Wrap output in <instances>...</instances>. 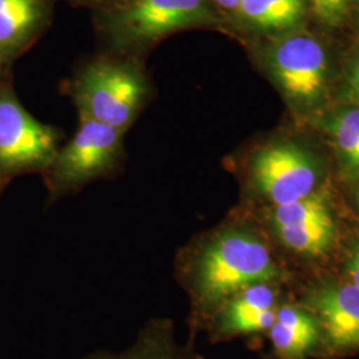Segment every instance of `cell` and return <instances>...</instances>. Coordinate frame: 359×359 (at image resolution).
<instances>
[{
	"label": "cell",
	"instance_id": "obj_1",
	"mask_svg": "<svg viewBox=\"0 0 359 359\" xmlns=\"http://www.w3.org/2000/svg\"><path fill=\"white\" fill-rule=\"evenodd\" d=\"M175 278L191 301L192 333L248 286L277 283L283 271L264 234L244 215L194 237L175 257Z\"/></svg>",
	"mask_w": 359,
	"mask_h": 359
},
{
	"label": "cell",
	"instance_id": "obj_2",
	"mask_svg": "<svg viewBox=\"0 0 359 359\" xmlns=\"http://www.w3.org/2000/svg\"><path fill=\"white\" fill-rule=\"evenodd\" d=\"M123 132L79 116L74 137L60 147L43 173L47 205L80 192L97 180L112 179L124 163Z\"/></svg>",
	"mask_w": 359,
	"mask_h": 359
},
{
	"label": "cell",
	"instance_id": "obj_3",
	"mask_svg": "<svg viewBox=\"0 0 359 359\" xmlns=\"http://www.w3.org/2000/svg\"><path fill=\"white\" fill-rule=\"evenodd\" d=\"M241 176L249 197L271 206L287 205L317 192L321 168L299 144L277 140L248 154Z\"/></svg>",
	"mask_w": 359,
	"mask_h": 359
},
{
	"label": "cell",
	"instance_id": "obj_4",
	"mask_svg": "<svg viewBox=\"0 0 359 359\" xmlns=\"http://www.w3.org/2000/svg\"><path fill=\"white\" fill-rule=\"evenodd\" d=\"M147 97L145 79L133 67L112 60L87 65L74 86L79 116L123 133L135 123Z\"/></svg>",
	"mask_w": 359,
	"mask_h": 359
},
{
	"label": "cell",
	"instance_id": "obj_5",
	"mask_svg": "<svg viewBox=\"0 0 359 359\" xmlns=\"http://www.w3.org/2000/svg\"><path fill=\"white\" fill-rule=\"evenodd\" d=\"M59 144L60 132L40 123L11 88L0 84V179L8 182L20 175H43Z\"/></svg>",
	"mask_w": 359,
	"mask_h": 359
},
{
	"label": "cell",
	"instance_id": "obj_6",
	"mask_svg": "<svg viewBox=\"0 0 359 359\" xmlns=\"http://www.w3.org/2000/svg\"><path fill=\"white\" fill-rule=\"evenodd\" d=\"M266 221L283 246L302 256H325L337 240L333 206L325 191L287 205L271 206Z\"/></svg>",
	"mask_w": 359,
	"mask_h": 359
},
{
	"label": "cell",
	"instance_id": "obj_7",
	"mask_svg": "<svg viewBox=\"0 0 359 359\" xmlns=\"http://www.w3.org/2000/svg\"><path fill=\"white\" fill-rule=\"evenodd\" d=\"M270 71L283 93L294 103H318L326 90L327 60L317 39L294 35L283 39L269 52Z\"/></svg>",
	"mask_w": 359,
	"mask_h": 359
},
{
	"label": "cell",
	"instance_id": "obj_8",
	"mask_svg": "<svg viewBox=\"0 0 359 359\" xmlns=\"http://www.w3.org/2000/svg\"><path fill=\"white\" fill-rule=\"evenodd\" d=\"M209 20L204 0H135L111 20L123 44H144Z\"/></svg>",
	"mask_w": 359,
	"mask_h": 359
},
{
	"label": "cell",
	"instance_id": "obj_9",
	"mask_svg": "<svg viewBox=\"0 0 359 359\" xmlns=\"http://www.w3.org/2000/svg\"><path fill=\"white\" fill-rule=\"evenodd\" d=\"M317 318L321 334L337 351L359 348V287L350 281L326 283L310 287L304 298Z\"/></svg>",
	"mask_w": 359,
	"mask_h": 359
},
{
	"label": "cell",
	"instance_id": "obj_10",
	"mask_svg": "<svg viewBox=\"0 0 359 359\" xmlns=\"http://www.w3.org/2000/svg\"><path fill=\"white\" fill-rule=\"evenodd\" d=\"M278 304L274 283L248 286L225 301L206 323L215 341L266 333L273 326Z\"/></svg>",
	"mask_w": 359,
	"mask_h": 359
},
{
	"label": "cell",
	"instance_id": "obj_11",
	"mask_svg": "<svg viewBox=\"0 0 359 359\" xmlns=\"http://www.w3.org/2000/svg\"><path fill=\"white\" fill-rule=\"evenodd\" d=\"M80 359H203L192 342L181 344L175 323L168 317L145 322L135 339L121 350H95Z\"/></svg>",
	"mask_w": 359,
	"mask_h": 359
},
{
	"label": "cell",
	"instance_id": "obj_12",
	"mask_svg": "<svg viewBox=\"0 0 359 359\" xmlns=\"http://www.w3.org/2000/svg\"><path fill=\"white\" fill-rule=\"evenodd\" d=\"M47 15V0H0V65L8 63L26 48Z\"/></svg>",
	"mask_w": 359,
	"mask_h": 359
},
{
	"label": "cell",
	"instance_id": "obj_13",
	"mask_svg": "<svg viewBox=\"0 0 359 359\" xmlns=\"http://www.w3.org/2000/svg\"><path fill=\"white\" fill-rule=\"evenodd\" d=\"M270 341L280 359H304L317 346L321 327L306 308L294 305L278 306L270 327Z\"/></svg>",
	"mask_w": 359,
	"mask_h": 359
},
{
	"label": "cell",
	"instance_id": "obj_14",
	"mask_svg": "<svg viewBox=\"0 0 359 359\" xmlns=\"http://www.w3.org/2000/svg\"><path fill=\"white\" fill-rule=\"evenodd\" d=\"M339 164L347 179H359V107L345 108L326 120Z\"/></svg>",
	"mask_w": 359,
	"mask_h": 359
},
{
	"label": "cell",
	"instance_id": "obj_15",
	"mask_svg": "<svg viewBox=\"0 0 359 359\" xmlns=\"http://www.w3.org/2000/svg\"><path fill=\"white\" fill-rule=\"evenodd\" d=\"M237 10L257 28L286 29L301 22L305 0H241Z\"/></svg>",
	"mask_w": 359,
	"mask_h": 359
},
{
	"label": "cell",
	"instance_id": "obj_16",
	"mask_svg": "<svg viewBox=\"0 0 359 359\" xmlns=\"http://www.w3.org/2000/svg\"><path fill=\"white\" fill-rule=\"evenodd\" d=\"M353 0H311V10L322 23L338 26L346 16Z\"/></svg>",
	"mask_w": 359,
	"mask_h": 359
},
{
	"label": "cell",
	"instance_id": "obj_17",
	"mask_svg": "<svg viewBox=\"0 0 359 359\" xmlns=\"http://www.w3.org/2000/svg\"><path fill=\"white\" fill-rule=\"evenodd\" d=\"M345 270L350 283L357 285L359 287V240L353 243L347 250L345 258Z\"/></svg>",
	"mask_w": 359,
	"mask_h": 359
},
{
	"label": "cell",
	"instance_id": "obj_18",
	"mask_svg": "<svg viewBox=\"0 0 359 359\" xmlns=\"http://www.w3.org/2000/svg\"><path fill=\"white\" fill-rule=\"evenodd\" d=\"M348 96L359 104V56L353 62L347 75Z\"/></svg>",
	"mask_w": 359,
	"mask_h": 359
},
{
	"label": "cell",
	"instance_id": "obj_19",
	"mask_svg": "<svg viewBox=\"0 0 359 359\" xmlns=\"http://www.w3.org/2000/svg\"><path fill=\"white\" fill-rule=\"evenodd\" d=\"M217 4L225 7V8H229V10H237L240 7V3L241 0H215Z\"/></svg>",
	"mask_w": 359,
	"mask_h": 359
},
{
	"label": "cell",
	"instance_id": "obj_20",
	"mask_svg": "<svg viewBox=\"0 0 359 359\" xmlns=\"http://www.w3.org/2000/svg\"><path fill=\"white\" fill-rule=\"evenodd\" d=\"M355 198H357V206H358L359 210V187L357 188V191H355Z\"/></svg>",
	"mask_w": 359,
	"mask_h": 359
},
{
	"label": "cell",
	"instance_id": "obj_21",
	"mask_svg": "<svg viewBox=\"0 0 359 359\" xmlns=\"http://www.w3.org/2000/svg\"><path fill=\"white\" fill-rule=\"evenodd\" d=\"M6 184H7V182H4L3 180L0 179V192H1V189L4 188V185H6Z\"/></svg>",
	"mask_w": 359,
	"mask_h": 359
},
{
	"label": "cell",
	"instance_id": "obj_22",
	"mask_svg": "<svg viewBox=\"0 0 359 359\" xmlns=\"http://www.w3.org/2000/svg\"><path fill=\"white\" fill-rule=\"evenodd\" d=\"M1 67H3V65H0V71H1Z\"/></svg>",
	"mask_w": 359,
	"mask_h": 359
},
{
	"label": "cell",
	"instance_id": "obj_23",
	"mask_svg": "<svg viewBox=\"0 0 359 359\" xmlns=\"http://www.w3.org/2000/svg\"><path fill=\"white\" fill-rule=\"evenodd\" d=\"M358 4H359V0H358Z\"/></svg>",
	"mask_w": 359,
	"mask_h": 359
}]
</instances>
